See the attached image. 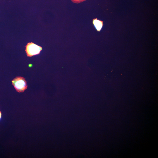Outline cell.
Segmentation results:
<instances>
[{"label": "cell", "instance_id": "1", "mask_svg": "<svg viewBox=\"0 0 158 158\" xmlns=\"http://www.w3.org/2000/svg\"><path fill=\"white\" fill-rule=\"evenodd\" d=\"M12 82L16 91L19 92H24L28 87L26 81L23 77H16L12 81Z\"/></svg>", "mask_w": 158, "mask_h": 158}, {"label": "cell", "instance_id": "4", "mask_svg": "<svg viewBox=\"0 0 158 158\" xmlns=\"http://www.w3.org/2000/svg\"><path fill=\"white\" fill-rule=\"evenodd\" d=\"M73 2L75 3H79L82 2L86 0H71Z\"/></svg>", "mask_w": 158, "mask_h": 158}, {"label": "cell", "instance_id": "5", "mask_svg": "<svg viewBox=\"0 0 158 158\" xmlns=\"http://www.w3.org/2000/svg\"><path fill=\"white\" fill-rule=\"evenodd\" d=\"M1 111H0V120L1 119Z\"/></svg>", "mask_w": 158, "mask_h": 158}, {"label": "cell", "instance_id": "2", "mask_svg": "<svg viewBox=\"0 0 158 158\" xmlns=\"http://www.w3.org/2000/svg\"><path fill=\"white\" fill-rule=\"evenodd\" d=\"M25 47L27 55L29 57L39 54L42 50V47L32 42L28 43Z\"/></svg>", "mask_w": 158, "mask_h": 158}, {"label": "cell", "instance_id": "3", "mask_svg": "<svg viewBox=\"0 0 158 158\" xmlns=\"http://www.w3.org/2000/svg\"><path fill=\"white\" fill-rule=\"evenodd\" d=\"M92 23L97 30L100 32L103 25V21L97 19V18H95L92 20Z\"/></svg>", "mask_w": 158, "mask_h": 158}]
</instances>
